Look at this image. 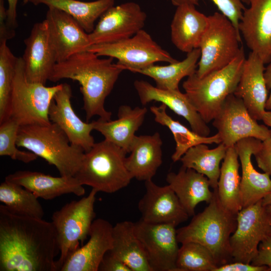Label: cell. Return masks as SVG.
Wrapping results in <instances>:
<instances>
[{"mask_svg":"<svg viewBox=\"0 0 271 271\" xmlns=\"http://www.w3.org/2000/svg\"><path fill=\"white\" fill-rule=\"evenodd\" d=\"M238 29L247 47L265 64L271 61V0H248Z\"/></svg>","mask_w":271,"mask_h":271,"instance_id":"obj_17","label":"cell"},{"mask_svg":"<svg viewBox=\"0 0 271 271\" xmlns=\"http://www.w3.org/2000/svg\"><path fill=\"white\" fill-rule=\"evenodd\" d=\"M253 155L258 167L271 176V136L262 141Z\"/></svg>","mask_w":271,"mask_h":271,"instance_id":"obj_40","label":"cell"},{"mask_svg":"<svg viewBox=\"0 0 271 271\" xmlns=\"http://www.w3.org/2000/svg\"><path fill=\"white\" fill-rule=\"evenodd\" d=\"M212 125L217 129L221 143L228 148L243 139L253 138L263 141L271 136V129L258 124L242 100L233 93L226 98Z\"/></svg>","mask_w":271,"mask_h":271,"instance_id":"obj_12","label":"cell"},{"mask_svg":"<svg viewBox=\"0 0 271 271\" xmlns=\"http://www.w3.org/2000/svg\"><path fill=\"white\" fill-rule=\"evenodd\" d=\"M262 202L267 211L271 214V192L263 197Z\"/></svg>","mask_w":271,"mask_h":271,"instance_id":"obj_47","label":"cell"},{"mask_svg":"<svg viewBox=\"0 0 271 271\" xmlns=\"http://www.w3.org/2000/svg\"><path fill=\"white\" fill-rule=\"evenodd\" d=\"M5 181L23 186L38 198L51 200L62 195L81 196L85 191L74 176L54 177L31 171H18L5 177Z\"/></svg>","mask_w":271,"mask_h":271,"instance_id":"obj_24","label":"cell"},{"mask_svg":"<svg viewBox=\"0 0 271 271\" xmlns=\"http://www.w3.org/2000/svg\"><path fill=\"white\" fill-rule=\"evenodd\" d=\"M245 59L241 47L238 55L225 67L202 77L195 72L183 82L185 93L207 123L218 114L226 98L234 93Z\"/></svg>","mask_w":271,"mask_h":271,"instance_id":"obj_5","label":"cell"},{"mask_svg":"<svg viewBox=\"0 0 271 271\" xmlns=\"http://www.w3.org/2000/svg\"><path fill=\"white\" fill-rule=\"evenodd\" d=\"M241 41L240 33L225 16L216 12L208 16L199 47L197 75L202 77L228 65L239 54Z\"/></svg>","mask_w":271,"mask_h":271,"instance_id":"obj_8","label":"cell"},{"mask_svg":"<svg viewBox=\"0 0 271 271\" xmlns=\"http://www.w3.org/2000/svg\"><path fill=\"white\" fill-rule=\"evenodd\" d=\"M238 155L235 146L228 148L220 167L217 191L223 207L234 214L242 209Z\"/></svg>","mask_w":271,"mask_h":271,"instance_id":"obj_30","label":"cell"},{"mask_svg":"<svg viewBox=\"0 0 271 271\" xmlns=\"http://www.w3.org/2000/svg\"><path fill=\"white\" fill-rule=\"evenodd\" d=\"M176 7L171 24V39L178 50L188 53L199 48L208 25V16L197 11L193 5L185 4Z\"/></svg>","mask_w":271,"mask_h":271,"instance_id":"obj_27","label":"cell"},{"mask_svg":"<svg viewBox=\"0 0 271 271\" xmlns=\"http://www.w3.org/2000/svg\"><path fill=\"white\" fill-rule=\"evenodd\" d=\"M147 112L145 107L132 108L122 105L118 108L116 119L103 120L99 118L94 120V130L101 133L105 140L129 153L135 133L143 124Z\"/></svg>","mask_w":271,"mask_h":271,"instance_id":"obj_28","label":"cell"},{"mask_svg":"<svg viewBox=\"0 0 271 271\" xmlns=\"http://www.w3.org/2000/svg\"><path fill=\"white\" fill-rule=\"evenodd\" d=\"M98 56L117 60V64L124 70L134 72L158 62L172 63L178 61L142 29L128 39L118 42L92 45L87 50Z\"/></svg>","mask_w":271,"mask_h":271,"instance_id":"obj_10","label":"cell"},{"mask_svg":"<svg viewBox=\"0 0 271 271\" xmlns=\"http://www.w3.org/2000/svg\"><path fill=\"white\" fill-rule=\"evenodd\" d=\"M214 271H268L265 265H255L240 261H232L217 267Z\"/></svg>","mask_w":271,"mask_h":271,"instance_id":"obj_44","label":"cell"},{"mask_svg":"<svg viewBox=\"0 0 271 271\" xmlns=\"http://www.w3.org/2000/svg\"><path fill=\"white\" fill-rule=\"evenodd\" d=\"M113 59L100 58L87 50L79 52L57 62L49 78V80L54 82L63 79L79 82L88 122L96 115L103 120L111 119V112L105 108V100L124 70L113 63Z\"/></svg>","mask_w":271,"mask_h":271,"instance_id":"obj_2","label":"cell"},{"mask_svg":"<svg viewBox=\"0 0 271 271\" xmlns=\"http://www.w3.org/2000/svg\"><path fill=\"white\" fill-rule=\"evenodd\" d=\"M163 142L159 132L136 136L126 157V168L132 178L141 181L152 180L162 164Z\"/></svg>","mask_w":271,"mask_h":271,"instance_id":"obj_25","label":"cell"},{"mask_svg":"<svg viewBox=\"0 0 271 271\" xmlns=\"http://www.w3.org/2000/svg\"><path fill=\"white\" fill-rule=\"evenodd\" d=\"M261 142L258 139L248 138L239 141L235 145L241 167L240 192L242 208L256 203L271 192L270 176L264 172H257L251 161V156L259 148Z\"/></svg>","mask_w":271,"mask_h":271,"instance_id":"obj_23","label":"cell"},{"mask_svg":"<svg viewBox=\"0 0 271 271\" xmlns=\"http://www.w3.org/2000/svg\"><path fill=\"white\" fill-rule=\"evenodd\" d=\"M97 191L92 189L86 196L73 200L54 212L52 216L57 234L60 256L56 260L58 271L67 257L83 245L95 217L94 203Z\"/></svg>","mask_w":271,"mask_h":271,"instance_id":"obj_9","label":"cell"},{"mask_svg":"<svg viewBox=\"0 0 271 271\" xmlns=\"http://www.w3.org/2000/svg\"><path fill=\"white\" fill-rule=\"evenodd\" d=\"M38 199L19 185L5 180L0 185V201L15 214L43 219L44 211Z\"/></svg>","mask_w":271,"mask_h":271,"instance_id":"obj_35","label":"cell"},{"mask_svg":"<svg viewBox=\"0 0 271 271\" xmlns=\"http://www.w3.org/2000/svg\"><path fill=\"white\" fill-rule=\"evenodd\" d=\"M57 62L63 61L72 55L87 51L91 45L89 35L71 16L49 7L46 19Z\"/></svg>","mask_w":271,"mask_h":271,"instance_id":"obj_19","label":"cell"},{"mask_svg":"<svg viewBox=\"0 0 271 271\" xmlns=\"http://www.w3.org/2000/svg\"><path fill=\"white\" fill-rule=\"evenodd\" d=\"M176 266L177 271H214L218 266L210 251L195 242L182 244Z\"/></svg>","mask_w":271,"mask_h":271,"instance_id":"obj_36","label":"cell"},{"mask_svg":"<svg viewBox=\"0 0 271 271\" xmlns=\"http://www.w3.org/2000/svg\"><path fill=\"white\" fill-rule=\"evenodd\" d=\"M271 214L262 200L242 208L237 214V226L230 237L233 261L250 263L260 242L268 235Z\"/></svg>","mask_w":271,"mask_h":271,"instance_id":"obj_11","label":"cell"},{"mask_svg":"<svg viewBox=\"0 0 271 271\" xmlns=\"http://www.w3.org/2000/svg\"><path fill=\"white\" fill-rule=\"evenodd\" d=\"M200 55V49H194L188 53L186 57L181 61L163 66L153 64L134 73L152 78L156 82V86L159 88L178 90L181 80L196 72Z\"/></svg>","mask_w":271,"mask_h":271,"instance_id":"obj_33","label":"cell"},{"mask_svg":"<svg viewBox=\"0 0 271 271\" xmlns=\"http://www.w3.org/2000/svg\"><path fill=\"white\" fill-rule=\"evenodd\" d=\"M18 0H7L8 3V17L10 26L14 29L18 26L17 21V6Z\"/></svg>","mask_w":271,"mask_h":271,"instance_id":"obj_45","label":"cell"},{"mask_svg":"<svg viewBox=\"0 0 271 271\" xmlns=\"http://www.w3.org/2000/svg\"><path fill=\"white\" fill-rule=\"evenodd\" d=\"M264 78L266 87L268 90H270V94L265 104V109L269 110H271V61L268 63L267 67L265 68Z\"/></svg>","mask_w":271,"mask_h":271,"instance_id":"obj_46","label":"cell"},{"mask_svg":"<svg viewBox=\"0 0 271 271\" xmlns=\"http://www.w3.org/2000/svg\"><path fill=\"white\" fill-rule=\"evenodd\" d=\"M98 271H131V270L121 260L107 252L99 265Z\"/></svg>","mask_w":271,"mask_h":271,"instance_id":"obj_43","label":"cell"},{"mask_svg":"<svg viewBox=\"0 0 271 271\" xmlns=\"http://www.w3.org/2000/svg\"><path fill=\"white\" fill-rule=\"evenodd\" d=\"M146 19V13L136 3L113 6L101 16L94 30L88 34L91 45L111 43L130 38L143 29Z\"/></svg>","mask_w":271,"mask_h":271,"instance_id":"obj_14","label":"cell"},{"mask_svg":"<svg viewBox=\"0 0 271 271\" xmlns=\"http://www.w3.org/2000/svg\"><path fill=\"white\" fill-rule=\"evenodd\" d=\"M112 247L108 251L126 264L131 271H152L142 246L135 232L134 223L123 221L112 229Z\"/></svg>","mask_w":271,"mask_h":271,"instance_id":"obj_29","label":"cell"},{"mask_svg":"<svg viewBox=\"0 0 271 271\" xmlns=\"http://www.w3.org/2000/svg\"><path fill=\"white\" fill-rule=\"evenodd\" d=\"M134 229L152 271H177L179 247L176 226L150 223L141 218L134 223Z\"/></svg>","mask_w":271,"mask_h":271,"instance_id":"obj_13","label":"cell"},{"mask_svg":"<svg viewBox=\"0 0 271 271\" xmlns=\"http://www.w3.org/2000/svg\"><path fill=\"white\" fill-rule=\"evenodd\" d=\"M70 85L62 83L55 93L49 107L48 115L51 122L57 125L66 134L70 143L80 147L85 152L95 144L91 134L94 129V122L83 121L74 111L71 102Z\"/></svg>","mask_w":271,"mask_h":271,"instance_id":"obj_18","label":"cell"},{"mask_svg":"<svg viewBox=\"0 0 271 271\" xmlns=\"http://www.w3.org/2000/svg\"><path fill=\"white\" fill-rule=\"evenodd\" d=\"M213 191V196L208 206L193 216L187 225L177 229V237L181 244L195 242L205 246L219 266L233 261L230 237L236 228L237 215L223 207L217 189Z\"/></svg>","mask_w":271,"mask_h":271,"instance_id":"obj_3","label":"cell"},{"mask_svg":"<svg viewBox=\"0 0 271 271\" xmlns=\"http://www.w3.org/2000/svg\"><path fill=\"white\" fill-rule=\"evenodd\" d=\"M16 144L54 166L61 176H74L85 153L71 144L65 132L52 122L20 126Z\"/></svg>","mask_w":271,"mask_h":271,"instance_id":"obj_4","label":"cell"},{"mask_svg":"<svg viewBox=\"0 0 271 271\" xmlns=\"http://www.w3.org/2000/svg\"><path fill=\"white\" fill-rule=\"evenodd\" d=\"M255 265H265L271 271V236L268 235L259 243L256 255L251 262Z\"/></svg>","mask_w":271,"mask_h":271,"instance_id":"obj_41","label":"cell"},{"mask_svg":"<svg viewBox=\"0 0 271 271\" xmlns=\"http://www.w3.org/2000/svg\"><path fill=\"white\" fill-rule=\"evenodd\" d=\"M112 229L105 219L94 220L88 241L67 257L60 271H98L103 257L112 247Z\"/></svg>","mask_w":271,"mask_h":271,"instance_id":"obj_20","label":"cell"},{"mask_svg":"<svg viewBox=\"0 0 271 271\" xmlns=\"http://www.w3.org/2000/svg\"><path fill=\"white\" fill-rule=\"evenodd\" d=\"M60 252L52 222L0 205L1 271H58L55 258Z\"/></svg>","mask_w":271,"mask_h":271,"instance_id":"obj_1","label":"cell"},{"mask_svg":"<svg viewBox=\"0 0 271 271\" xmlns=\"http://www.w3.org/2000/svg\"><path fill=\"white\" fill-rule=\"evenodd\" d=\"M268 235L271 236V227H270V230H269Z\"/></svg>","mask_w":271,"mask_h":271,"instance_id":"obj_49","label":"cell"},{"mask_svg":"<svg viewBox=\"0 0 271 271\" xmlns=\"http://www.w3.org/2000/svg\"><path fill=\"white\" fill-rule=\"evenodd\" d=\"M20 125L8 118L0 123V156H8L12 159L29 163L38 157L33 153L18 149L16 144Z\"/></svg>","mask_w":271,"mask_h":271,"instance_id":"obj_38","label":"cell"},{"mask_svg":"<svg viewBox=\"0 0 271 271\" xmlns=\"http://www.w3.org/2000/svg\"><path fill=\"white\" fill-rule=\"evenodd\" d=\"M176 7L182 4L198 5V0H170ZM217 7L221 13L228 18L237 30L239 23L245 9L244 4H248V0H211ZM240 33V32H239Z\"/></svg>","mask_w":271,"mask_h":271,"instance_id":"obj_39","label":"cell"},{"mask_svg":"<svg viewBox=\"0 0 271 271\" xmlns=\"http://www.w3.org/2000/svg\"><path fill=\"white\" fill-rule=\"evenodd\" d=\"M133 85L143 105L152 101L165 104L175 113L183 117L188 122L193 131L202 136H209L210 133L209 127L185 93L181 92L179 89L159 88L144 80H136Z\"/></svg>","mask_w":271,"mask_h":271,"instance_id":"obj_21","label":"cell"},{"mask_svg":"<svg viewBox=\"0 0 271 271\" xmlns=\"http://www.w3.org/2000/svg\"><path fill=\"white\" fill-rule=\"evenodd\" d=\"M15 30L9 25L8 10L4 0H0V43L11 39L15 36Z\"/></svg>","mask_w":271,"mask_h":271,"instance_id":"obj_42","label":"cell"},{"mask_svg":"<svg viewBox=\"0 0 271 271\" xmlns=\"http://www.w3.org/2000/svg\"><path fill=\"white\" fill-rule=\"evenodd\" d=\"M167 107L165 104L162 103L159 106H152L150 109L154 115L155 121L167 127L173 135L176 148L171 158L174 162L179 161L185 153L194 146L201 144L221 143L218 133L210 137L202 136L175 120L167 113Z\"/></svg>","mask_w":271,"mask_h":271,"instance_id":"obj_31","label":"cell"},{"mask_svg":"<svg viewBox=\"0 0 271 271\" xmlns=\"http://www.w3.org/2000/svg\"><path fill=\"white\" fill-rule=\"evenodd\" d=\"M262 120L265 125L271 127V110L265 111Z\"/></svg>","mask_w":271,"mask_h":271,"instance_id":"obj_48","label":"cell"},{"mask_svg":"<svg viewBox=\"0 0 271 271\" xmlns=\"http://www.w3.org/2000/svg\"><path fill=\"white\" fill-rule=\"evenodd\" d=\"M166 181L189 217L195 215V208L199 203H209L213 198V191L210 190L208 179L192 169L182 166L177 173L169 172Z\"/></svg>","mask_w":271,"mask_h":271,"instance_id":"obj_26","label":"cell"},{"mask_svg":"<svg viewBox=\"0 0 271 271\" xmlns=\"http://www.w3.org/2000/svg\"><path fill=\"white\" fill-rule=\"evenodd\" d=\"M145 186V193L138 203L143 220L176 227L188 220L189 215L169 185L160 186L150 180Z\"/></svg>","mask_w":271,"mask_h":271,"instance_id":"obj_16","label":"cell"},{"mask_svg":"<svg viewBox=\"0 0 271 271\" xmlns=\"http://www.w3.org/2000/svg\"><path fill=\"white\" fill-rule=\"evenodd\" d=\"M44 5L59 9L73 17L88 34L94 29L95 21L109 8L114 0L82 2L77 0H24V4Z\"/></svg>","mask_w":271,"mask_h":271,"instance_id":"obj_32","label":"cell"},{"mask_svg":"<svg viewBox=\"0 0 271 271\" xmlns=\"http://www.w3.org/2000/svg\"><path fill=\"white\" fill-rule=\"evenodd\" d=\"M62 83L53 86L27 80L22 57H18L7 118L20 126L48 124L51 102Z\"/></svg>","mask_w":271,"mask_h":271,"instance_id":"obj_7","label":"cell"},{"mask_svg":"<svg viewBox=\"0 0 271 271\" xmlns=\"http://www.w3.org/2000/svg\"><path fill=\"white\" fill-rule=\"evenodd\" d=\"M126 153L106 140L85 152L74 176L82 185L97 192L115 193L128 185L132 178L125 164Z\"/></svg>","mask_w":271,"mask_h":271,"instance_id":"obj_6","label":"cell"},{"mask_svg":"<svg viewBox=\"0 0 271 271\" xmlns=\"http://www.w3.org/2000/svg\"><path fill=\"white\" fill-rule=\"evenodd\" d=\"M17 59L7 41L0 43V123L7 118Z\"/></svg>","mask_w":271,"mask_h":271,"instance_id":"obj_37","label":"cell"},{"mask_svg":"<svg viewBox=\"0 0 271 271\" xmlns=\"http://www.w3.org/2000/svg\"><path fill=\"white\" fill-rule=\"evenodd\" d=\"M264 63L250 52L244 61L240 77L233 94L241 98L251 117L262 120L265 111L267 88L264 78Z\"/></svg>","mask_w":271,"mask_h":271,"instance_id":"obj_22","label":"cell"},{"mask_svg":"<svg viewBox=\"0 0 271 271\" xmlns=\"http://www.w3.org/2000/svg\"><path fill=\"white\" fill-rule=\"evenodd\" d=\"M227 149L222 143L212 149H209L205 144H201L189 149L180 161L183 166L205 176L214 190L217 189L220 173V164L225 157Z\"/></svg>","mask_w":271,"mask_h":271,"instance_id":"obj_34","label":"cell"},{"mask_svg":"<svg viewBox=\"0 0 271 271\" xmlns=\"http://www.w3.org/2000/svg\"><path fill=\"white\" fill-rule=\"evenodd\" d=\"M24 43L22 58L27 80L45 85L57 63L45 19L34 25Z\"/></svg>","mask_w":271,"mask_h":271,"instance_id":"obj_15","label":"cell"}]
</instances>
